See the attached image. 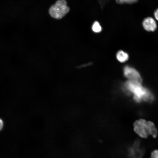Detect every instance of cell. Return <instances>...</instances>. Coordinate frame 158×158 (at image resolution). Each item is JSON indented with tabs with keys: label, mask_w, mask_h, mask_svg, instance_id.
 Masks as SVG:
<instances>
[{
	"label": "cell",
	"mask_w": 158,
	"mask_h": 158,
	"mask_svg": "<svg viewBox=\"0 0 158 158\" xmlns=\"http://www.w3.org/2000/svg\"><path fill=\"white\" fill-rule=\"evenodd\" d=\"M134 130L140 137L147 138L149 135L147 121L142 119L136 121L134 124Z\"/></svg>",
	"instance_id": "3"
},
{
	"label": "cell",
	"mask_w": 158,
	"mask_h": 158,
	"mask_svg": "<svg viewBox=\"0 0 158 158\" xmlns=\"http://www.w3.org/2000/svg\"><path fill=\"white\" fill-rule=\"evenodd\" d=\"M150 158H158V150L153 151L151 153Z\"/></svg>",
	"instance_id": "10"
},
{
	"label": "cell",
	"mask_w": 158,
	"mask_h": 158,
	"mask_svg": "<svg viewBox=\"0 0 158 158\" xmlns=\"http://www.w3.org/2000/svg\"><path fill=\"white\" fill-rule=\"evenodd\" d=\"M116 57L118 61L123 63L128 60L129 56L127 53L122 50H120L117 52Z\"/></svg>",
	"instance_id": "6"
},
{
	"label": "cell",
	"mask_w": 158,
	"mask_h": 158,
	"mask_svg": "<svg viewBox=\"0 0 158 158\" xmlns=\"http://www.w3.org/2000/svg\"><path fill=\"white\" fill-rule=\"evenodd\" d=\"M69 10L66 0H58L50 7L49 12L51 17L56 19H60L66 15Z\"/></svg>",
	"instance_id": "2"
},
{
	"label": "cell",
	"mask_w": 158,
	"mask_h": 158,
	"mask_svg": "<svg viewBox=\"0 0 158 158\" xmlns=\"http://www.w3.org/2000/svg\"><path fill=\"white\" fill-rule=\"evenodd\" d=\"M92 30L95 32L99 33L102 31V28L98 22L95 21L92 24Z\"/></svg>",
	"instance_id": "8"
},
{
	"label": "cell",
	"mask_w": 158,
	"mask_h": 158,
	"mask_svg": "<svg viewBox=\"0 0 158 158\" xmlns=\"http://www.w3.org/2000/svg\"><path fill=\"white\" fill-rule=\"evenodd\" d=\"M142 25L144 29L149 32L155 31L157 27L155 21L151 17L145 18L142 21Z\"/></svg>",
	"instance_id": "5"
},
{
	"label": "cell",
	"mask_w": 158,
	"mask_h": 158,
	"mask_svg": "<svg viewBox=\"0 0 158 158\" xmlns=\"http://www.w3.org/2000/svg\"><path fill=\"white\" fill-rule=\"evenodd\" d=\"M123 74L129 80L141 83L142 79L139 73L134 68L126 66L123 68Z\"/></svg>",
	"instance_id": "4"
},
{
	"label": "cell",
	"mask_w": 158,
	"mask_h": 158,
	"mask_svg": "<svg viewBox=\"0 0 158 158\" xmlns=\"http://www.w3.org/2000/svg\"><path fill=\"white\" fill-rule=\"evenodd\" d=\"M138 0H116L117 3L118 4L123 3L133 4L136 2Z\"/></svg>",
	"instance_id": "9"
},
{
	"label": "cell",
	"mask_w": 158,
	"mask_h": 158,
	"mask_svg": "<svg viewBox=\"0 0 158 158\" xmlns=\"http://www.w3.org/2000/svg\"><path fill=\"white\" fill-rule=\"evenodd\" d=\"M148 133L149 135H151L154 138H156L157 135V130L154 123L148 121Z\"/></svg>",
	"instance_id": "7"
},
{
	"label": "cell",
	"mask_w": 158,
	"mask_h": 158,
	"mask_svg": "<svg viewBox=\"0 0 158 158\" xmlns=\"http://www.w3.org/2000/svg\"><path fill=\"white\" fill-rule=\"evenodd\" d=\"M154 16L157 20H158V8L154 12Z\"/></svg>",
	"instance_id": "11"
},
{
	"label": "cell",
	"mask_w": 158,
	"mask_h": 158,
	"mask_svg": "<svg viewBox=\"0 0 158 158\" xmlns=\"http://www.w3.org/2000/svg\"><path fill=\"white\" fill-rule=\"evenodd\" d=\"M141 83L128 80L124 85V90L127 93H132L133 99L137 102L144 101L151 102L154 97L148 90L143 87Z\"/></svg>",
	"instance_id": "1"
},
{
	"label": "cell",
	"mask_w": 158,
	"mask_h": 158,
	"mask_svg": "<svg viewBox=\"0 0 158 158\" xmlns=\"http://www.w3.org/2000/svg\"><path fill=\"white\" fill-rule=\"evenodd\" d=\"M3 126V122L2 120L0 118V130L2 128Z\"/></svg>",
	"instance_id": "12"
}]
</instances>
